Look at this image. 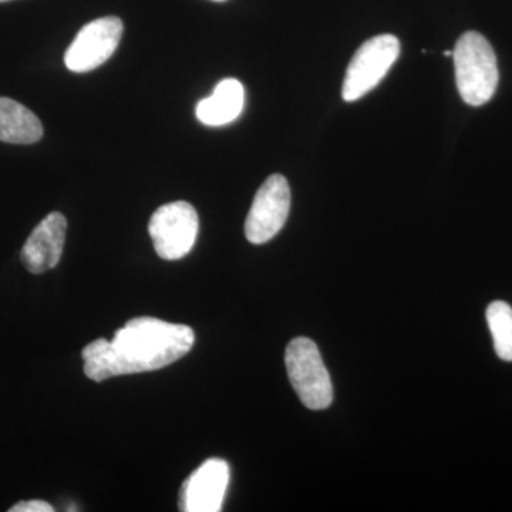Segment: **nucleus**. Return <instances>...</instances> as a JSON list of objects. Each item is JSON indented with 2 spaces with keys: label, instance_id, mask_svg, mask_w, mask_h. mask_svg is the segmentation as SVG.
<instances>
[{
  "label": "nucleus",
  "instance_id": "nucleus-14",
  "mask_svg": "<svg viewBox=\"0 0 512 512\" xmlns=\"http://www.w3.org/2000/svg\"><path fill=\"white\" fill-rule=\"evenodd\" d=\"M446 56H453V52H446Z\"/></svg>",
  "mask_w": 512,
  "mask_h": 512
},
{
  "label": "nucleus",
  "instance_id": "nucleus-8",
  "mask_svg": "<svg viewBox=\"0 0 512 512\" xmlns=\"http://www.w3.org/2000/svg\"><path fill=\"white\" fill-rule=\"evenodd\" d=\"M229 484V466L221 458H210L184 481L180 490V510L218 512L224 504Z\"/></svg>",
  "mask_w": 512,
  "mask_h": 512
},
{
  "label": "nucleus",
  "instance_id": "nucleus-7",
  "mask_svg": "<svg viewBox=\"0 0 512 512\" xmlns=\"http://www.w3.org/2000/svg\"><path fill=\"white\" fill-rule=\"evenodd\" d=\"M123 32V20L116 16L87 23L67 49L64 64L73 73L92 72L114 55Z\"/></svg>",
  "mask_w": 512,
  "mask_h": 512
},
{
  "label": "nucleus",
  "instance_id": "nucleus-13",
  "mask_svg": "<svg viewBox=\"0 0 512 512\" xmlns=\"http://www.w3.org/2000/svg\"><path fill=\"white\" fill-rule=\"evenodd\" d=\"M10 512H53L55 508L52 507L49 503L42 500H30V501H22V503H18L13 505L9 510Z\"/></svg>",
  "mask_w": 512,
  "mask_h": 512
},
{
  "label": "nucleus",
  "instance_id": "nucleus-15",
  "mask_svg": "<svg viewBox=\"0 0 512 512\" xmlns=\"http://www.w3.org/2000/svg\"><path fill=\"white\" fill-rule=\"evenodd\" d=\"M212 2H225V0H212Z\"/></svg>",
  "mask_w": 512,
  "mask_h": 512
},
{
  "label": "nucleus",
  "instance_id": "nucleus-11",
  "mask_svg": "<svg viewBox=\"0 0 512 512\" xmlns=\"http://www.w3.org/2000/svg\"><path fill=\"white\" fill-rule=\"evenodd\" d=\"M43 137V126L36 114L18 101L0 97V141L33 144Z\"/></svg>",
  "mask_w": 512,
  "mask_h": 512
},
{
  "label": "nucleus",
  "instance_id": "nucleus-4",
  "mask_svg": "<svg viewBox=\"0 0 512 512\" xmlns=\"http://www.w3.org/2000/svg\"><path fill=\"white\" fill-rule=\"evenodd\" d=\"M400 55V42L396 36L372 37L359 47L350 60L342 96L345 101L362 99L382 82Z\"/></svg>",
  "mask_w": 512,
  "mask_h": 512
},
{
  "label": "nucleus",
  "instance_id": "nucleus-5",
  "mask_svg": "<svg viewBox=\"0 0 512 512\" xmlns=\"http://www.w3.org/2000/svg\"><path fill=\"white\" fill-rule=\"evenodd\" d=\"M198 228L197 211L185 201L170 202L158 208L148 224L154 249L165 261H177L190 254Z\"/></svg>",
  "mask_w": 512,
  "mask_h": 512
},
{
  "label": "nucleus",
  "instance_id": "nucleus-1",
  "mask_svg": "<svg viewBox=\"0 0 512 512\" xmlns=\"http://www.w3.org/2000/svg\"><path fill=\"white\" fill-rule=\"evenodd\" d=\"M195 343L194 330L157 318L131 319L113 340H94L83 349L84 373L93 382L153 372L177 362Z\"/></svg>",
  "mask_w": 512,
  "mask_h": 512
},
{
  "label": "nucleus",
  "instance_id": "nucleus-12",
  "mask_svg": "<svg viewBox=\"0 0 512 512\" xmlns=\"http://www.w3.org/2000/svg\"><path fill=\"white\" fill-rule=\"evenodd\" d=\"M488 328L500 359L512 362V308L507 302L495 301L487 308Z\"/></svg>",
  "mask_w": 512,
  "mask_h": 512
},
{
  "label": "nucleus",
  "instance_id": "nucleus-3",
  "mask_svg": "<svg viewBox=\"0 0 512 512\" xmlns=\"http://www.w3.org/2000/svg\"><path fill=\"white\" fill-rule=\"evenodd\" d=\"M286 370L293 390L311 410H323L333 400V387L328 369L316 343L308 338H296L285 353Z\"/></svg>",
  "mask_w": 512,
  "mask_h": 512
},
{
  "label": "nucleus",
  "instance_id": "nucleus-16",
  "mask_svg": "<svg viewBox=\"0 0 512 512\" xmlns=\"http://www.w3.org/2000/svg\"><path fill=\"white\" fill-rule=\"evenodd\" d=\"M2 2H9V0H0V3Z\"/></svg>",
  "mask_w": 512,
  "mask_h": 512
},
{
  "label": "nucleus",
  "instance_id": "nucleus-9",
  "mask_svg": "<svg viewBox=\"0 0 512 512\" xmlns=\"http://www.w3.org/2000/svg\"><path fill=\"white\" fill-rule=\"evenodd\" d=\"M67 221L60 212H50L33 229L23 245L20 258L30 274L40 275L56 268L66 242Z\"/></svg>",
  "mask_w": 512,
  "mask_h": 512
},
{
  "label": "nucleus",
  "instance_id": "nucleus-2",
  "mask_svg": "<svg viewBox=\"0 0 512 512\" xmlns=\"http://www.w3.org/2000/svg\"><path fill=\"white\" fill-rule=\"evenodd\" d=\"M456 82L461 99L478 107L493 99L500 73L490 42L477 32L464 33L453 50Z\"/></svg>",
  "mask_w": 512,
  "mask_h": 512
},
{
  "label": "nucleus",
  "instance_id": "nucleus-6",
  "mask_svg": "<svg viewBox=\"0 0 512 512\" xmlns=\"http://www.w3.org/2000/svg\"><path fill=\"white\" fill-rule=\"evenodd\" d=\"M291 210V188L284 175L272 174L256 192L245 222L251 244L262 245L284 228Z\"/></svg>",
  "mask_w": 512,
  "mask_h": 512
},
{
  "label": "nucleus",
  "instance_id": "nucleus-10",
  "mask_svg": "<svg viewBox=\"0 0 512 512\" xmlns=\"http://www.w3.org/2000/svg\"><path fill=\"white\" fill-rule=\"evenodd\" d=\"M245 103V90L237 79H225L217 84L210 97L198 103L197 119L205 126L220 127L237 120Z\"/></svg>",
  "mask_w": 512,
  "mask_h": 512
}]
</instances>
